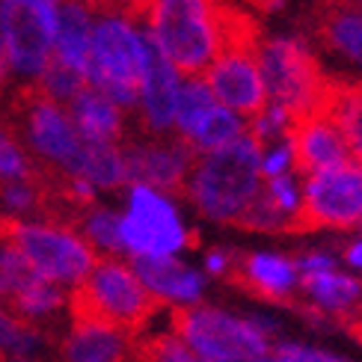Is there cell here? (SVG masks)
<instances>
[{
    "label": "cell",
    "mask_w": 362,
    "mask_h": 362,
    "mask_svg": "<svg viewBox=\"0 0 362 362\" xmlns=\"http://www.w3.org/2000/svg\"><path fill=\"white\" fill-rule=\"evenodd\" d=\"M148 39L178 78H202L226 48H252L264 30L232 0H148Z\"/></svg>",
    "instance_id": "cell-1"
},
{
    "label": "cell",
    "mask_w": 362,
    "mask_h": 362,
    "mask_svg": "<svg viewBox=\"0 0 362 362\" xmlns=\"http://www.w3.org/2000/svg\"><path fill=\"white\" fill-rule=\"evenodd\" d=\"M71 324H95L137 339L146 324L167 306L137 279L122 259L98 255L89 276L66 294Z\"/></svg>",
    "instance_id": "cell-2"
},
{
    "label": "cell",
    "mask_w": 362,
    "mask_h": 362,
    "mask_svg": "<svg viewBox=\"0 0 362 362\" xmlns=\"http://www.w3.org/2000/svg\"><path fill=\"white\" fill-rule=\"evenodd\" d=\"M262 155V146L244 131V137H238L232 146L196 158L185 196L208 220L235 226L264 185Z\"/></svg>",
    "instance_id": "cell-3"
},
{
    "label": "cell",
    "mask_w": 362,
    "mask_h": 362,
    "mask_svg": "<svg viewBox=\"0 0 362 362\" xmlns=\"http://www.w3.org/2000/svg\"><path fill=\"white\" fill-rule=\"evenodd\" d=\"M0 247L15 250L42 279L69 291L78 288L98 262L95 250L69 226L30 223L9 214H0Z\"/></svg>",
    "instance_id": "cell-4"
},
{
    "label": "cell",
    "mask_w": 362,
    "mask_h": 362,
    "mask_svg": "<svg viewBox=\"0 0 362 362\" xmlns=\"http://www.w3.org/2000/svg\"><path fill=\"white\" fill-rule=\"evenodd\" d=\"M173 333L202 362H252L270 351L274 327L214 306H173Z\"/></svg>",
    "instance_id": "cell-5"
},
{
    "label": "cell",
    "mask_w": 362,
    "mask_h": 362,
    "mask_svg": "<svg viewBox=\"0 0 362 362\" xmlns=\"http://www.w3.org/2000/svg\"><path fill=\"white\" fill-rule=\"evenodd\" d=\"M146 71V36L125 18H98L89 39L86 86L113 101L119 110L140 101Z\"/></svg>",
    "instance_id": "cell-6"
},
{
    "label": "cell",
    "mask_w": 362,
    "mask_h": 362,
    "mask_svg": "<svg viewBox=\"0 0 362 362\" xmlns=\"http://www.w3.org/2000/svg\"><path fill=\"white\" fill-rule=\"evenodd\" d=\"M9 125L27 143V152L39 167L57 170L71 178L83 137L71 125L63 104H57L36 81H30L12 95Z\"/></svg>",
    "instance_id": "cell-7"
},
{
    "label": "cell",
    "mask_w": 362,
    "mask_h": 362,
    "mask_svg": "<svg viewBox=\"0 0 362 362\" xmlns=\"http://www.w3.org/2000/svg\"><path fill=\"white\" fill-rule=\"evenodd\" d=\"M259 69L267 86V101L285 113H303L327 101L333 78L321 69L318 57L303 39L294 36H262Z\"/></svg>",
    "instance_id": "cell-8"
},
{
    "label": "cell",
    "mask_w": 362,
    "mask_h": 362,
    "mask_svg": "<svg viewBox=\"0 0 362 362\" xmlns=\"http://www.w3.org/2000/svg\"><path fill=\"white\" fill-rule=\"evenodd\" d=\"M362 223V170L356 163L315 173L303 178L297 214L288 235H306L318 229H356Z\"/></svg>",
    "instance_id": "cell-9"
},
{
    "label": "cell",
    "mask_w": 362,
    "mask_h": 362,
    "mask_svg": "<svg viewBox=\"0 0 362 362\" xmlns=\"http://www.w3.org/2000/svg\"><path fill=\"white\" fill-rule=\"evenodd\" d=\"M119 235L131 259H160L196 244V235H187L173 202L146 185H131L128 211L119 217Z\"/></svg>",
    "instance_id": "cell-10"
},
{
    "label": "cell",
    "mask_w": 362,
    "mask_h": 362,
    "mask_svg": "<svg viewBox=\"0 0 362 362\" xmlns=\"http://www.w3.org/2000/svg\"><path fill=\"white\" fill-rule=\"evenodd\" d=\"M59 0H0V42L9 71L39 81L51 63Z\"/></svg>",
    "instance_id": "cell-11"
},
{
    "label": "cell",
    "mask_w": 362,
    "mask_h": 362,
    "mask_svg": "<svg viewBox=\"0 0 362 362\" xmlns=\"http://www.w3.org/2000/svg\"><path fill=\"white\" fill-rule=\"evenodd\" d=\"M333 86V83H329ZM285 146L291 152V167L297 175H315L324 170L351 163L348 143L336 122L333 110H329V93L327 101L318 107H309L303 113L288 116V128H285Z\"/></svg>",
    "instance_id": "cell-12"
},
{
    "label": "cell",
    "mask_w": 362,
    "mask_h": 362,
    "mask_svg": "<svg viewBox=\"0 0 362 362\" xmlns=\"http://www.w3.org/2000/svg\"><path fill=\"white\" fill-rule=\"evenodd\" d=\"M259 45L252 48H226L208 66L202 81L214 93L217 104L235 116H259L267 107V86L259 69Z\"/></svg>",
    "instance_id": "cell-13"
},
{
    "label": "cell",
    "mask_w": 362,
    "mask_h": 362,
    "mask_svg": "<svg viewBox=\"0 0 362 362\" xmlns=\"http://www.w3.org/2000/svg\"><path fill=\"white\" fill-rule=\"evenodd\" d=\"M128 185H146L158 193L185 196L187 175L196 163L193 146L181 137L170 140H128L122 143Z\"/></svg>",
    "instance_id": "cell-14"
},
{
    "label": "cell",
    "mask_w": 362,
    "mask_h": 362,
    "mask_svg": "<svg viewBox=\"0 0 362 362\" xmlns=\"http://www.w3.org/2000/svg\"><path fill=\"white\" fill-rule=\"evenodd\" d=\"M235 288H244L270 303H291V294L297 288V267L294 259H285L276 252H232V264L226 270Z\"/></svg>",
    "instance_id": "cell-15"
},
{
    "label": "cell",
    "mask_w": 362,
    "mask_h": 362,
    "mask_svg": "<svg viewBox=\"0 0 362 362\" xmlns=\"http://www.w3.org/2000/svg\"><path fill=\"white\" fill-rule=\"evenodd\" d=\"M178 71L163 59V54L146 36V71L140 86L143 125L152 134H167L175 125V101H178Z\"/></svg>",
    "instance_id": "cell-16"
},
{
    "label": "cell",
    "mask_w": 362,
    "mask_h": 362,
    "mask_svg": "<svg viewBox=\"0 0 362 362\" xmlns=\"http://www.w3.org/2000/svg\"><path fill=\"white\" fill-rule=\"evenodd\" d=\"M131 270L137 279L152 291L160 303L193 306L199 303L205 291V276L190 264L178 262L175 255H160V259H134Z\"/></svg>",
    "instance_id": "cell-17"
},
{
    "label": "cell",
    "mask_w": 362,
    "mask_h": 362,
    "mask_svg": "<svg viewBox=\"0 0 362 362\" xmlns=\"http://www.w3.org/2000/svg\"><path fill=\"white\" fill-rule=\"evenodd\" d=\"M312 33L329 51L362 66V9L354 0H315Z\"/></svg>",
    "instance_id": "cell-18"
},
{
    "label": "cell",
    "mask_w": 362,
    "mask_h": 362,
    "mask_svg": "<svg viewBox=\"0 0 362 362\" xmlns=\"http://www.w3.org/2000/svg\"><path fill=\"white\" fill-rule=\"evenodd\" d=\"M63 362H134V339L95 324H71L59 339Z\"/></svg>",
    "instance_id": "cell-19"
},
{
    "label": "cell",
    "mask_w": 362,
    "mask_h": 362,
    "mask_svg": "<svg viewBox=\"0 0 362 362\" xmlns=\"http://www.w3.org/2000/svg\"><path fill=\"white\" fill-rule=\"evenodd\" d=\"M66 113L71 119V125L78 128V134L89 143H113L125 137V122H122V110L113 101H107L95 89L83 86L78 95L66 104Z\"/></svg>",
    "instance_id": "cell-20"
},
{
    "label": "cell",
    "mask_w": 362,
    "mask_h": 362,
    "mask_svg": "<svg viewBox=\"0 0 362 362\" xmlns=\"http://www.w3.org/2000/svg\"><path fill=\"white\" fill-rule=\"evenodd\" d=\"M89 39H93V15L71 0H59L57 12V36H54V59L69 71L86 81L89 66Z\"/></svg>",
    "instance_id": "cell-21"
},
{
    "label": "cell",
    "mask_w": 362,
    "mask_h": 362,
    "mask_svg": "<svg viewBox=\"0 0 362 362\" xmlns=\"http://www.w3.org/2000/svg\"><path fill=\"white\" fill-rule=\"evenodd\" d=\"M297 285L303 288L306 300L315 309L329 312V315H336V318H348L362 303V282L348 274H339L336 267L321 270V274L300 276Z\"/></svg>",
    "instance_id": "cell-22"
},
{
    "label": "cell",
    "mask_w": 362,
    "mask_h": 362,
    "mask_svg": "<svg viewBox=\"0 0 362 362\" xmlns=\"http://www.w3.org/2000/svg\"><path fill=\"white\" fill-rule=\"evenodd\" d=\"M71 178H81L83 185H89L93 190H116V187L128 185V170H125L122 148L113 146V143L83 140Z\"/></svg>",
    "instance_id": "cell-23"
},
{
    "label": "cell",
    "mask_w": 362,
    "mask_h": 362,
    "mask_svg": "<svg viewBox=\"0 0 362 362\" xmlns=\"http://www.w3.org/2000/svg\"><path fill=\"white\" fill-rule=\"evenodd\" d=\"M329 110L344 134L351 160L362 170V81H339L329 86Z\"/></svg>",
    "instance_id": "cell-24"
},
{
    "label": "cell",
    "mask_w": 362,
    "mask_h": 362,
    "mask_svg": "<svg viewBox=\"0 0 362 362\" xmlns=\"http://www.w3.org/2000/svg\"><path fill=\"white\" fill-rule=\"evenodd\" d=\"M4 306H6L21 324H27V327L36 329L45 318H51L54 312H59V309L66 306V291L59 288V285L36 276V279H30L24 288L15 291L12 297H6Z\"/></svg>",
    "instance_id": "cell-25"
},
{
    "label": "cell",
    "mask_w": 362,
    "mask_h": 362,
    "mask_svg": "<svg viewBox=\"0 0 362 362\" xmlns=\"http://www.w3.org/2000/svg\"><path fill=\"white\" fill-rule=\"evenodd\" d=\"M244 131H247V125L240 122L232 110H226L217 104L199 122V128L187 137V143L193 146L196 155H211V152H220V148L232 146L238 137H244Z\"/></svg>",
    "instance_id": "cell-26"
},
{
    "label": "cell",
    "mask_w": 362,
    "mask_h": 362,
    "mask_svg": "<svg viewBox=\"0 0 362 362\" xmlns=\"http://www.w3.org/2000/svg\"><path fill=\"white\" fill-rule=\"evenodd\" d=\"M217 107L214 93L208 89V83L202 78H187L178 86V101H175V128L178 137L187 140L190 134L199 128L202 119Z\"/></svg>",
    "instance_id": "cell-27"
},
{
    "label": "cell",
    "mask_w": 362,
    "mask_h": 362,
    "mask_svg": "<svg viewBox=\"0 0 362 362\" xmlns=\"http://www.w3.org/2000/svg\"><path fill=\"white\" fill-rule=\"evenodd\" d=\"M78 235L93 250L110 255V259H119L125 252L122 235H119V214H113L110 208H101V205L86 208L78 223Z\"/></svg>",
    "instance_id": "cell-28"
},
{
    "label": "cell",
    "mask_w": 362,
    "mask_h": 362,
    "mask_svg": "<svg viewBox=\"0 0 362 362\" xmlns=\"http://www.w3.org/2000/svg\"><path fill=\"white\" fill-rule=\"evenodd\" d=\"M39 175V163L21 152L9 134L0 128V185L4 181H33Z\"/></svg>",
    "instance_id": "cell-29"
},
{
    "label": "cell",
    "mask_w": 362,
    "mask_h": 362,
    "mask_svg": "<svg viewBox=\"0 0 362 362\" xmlns=\"http://www.w3.org/2000/svg\"><path fill=\"white\" fill-rule=\"evenodd\" d=\"M252 362H321L318 348L306 344H270V351Z\"/></svg>",
    "instance_id": "cell-30"
},
{
    "label": "cell",
    "mask_w": 362,
    "mask_h": 362,
    "mask_svg": "<svg viewBox=\"0 0 362 362\" xmlns=\"http://www.w3.org/2000/svg\"><path fill=\"white\" fill-rule=\"evenodd\" d=\"M291 167V152L285 143H274L270 152L262 155V178H276V175H285Z\"/></svg>",
    "instance_id": "cell-31"
},
{
    "label": "cell",
    "mask_w": 362,
    "mask_h": 362,
    "mask_svg": "<svg viewBox=\"0 0 362 362\" xmlns=\"http://www.w3.org/2000/svg\"><path fill=\"white\" fill-rule=\"evenodd\" d=\"M229 264H232V252H226V250H214V252H208V259H205L208 274H214V276H226V270H229Z\"/></svg>",
    "instance_id": "cell-32"
},
{
    "label": "cell",
    "mask_w": 362,
    "mask_h": 362,
    "mask_svg": "<svg viewBox=\"0 0 362 362\" xmlns=\"http://www.w3.org/2000/svg\"><path fill=\"white\" fill-rule=\"evenodd\" d=\"M344 262H348L351 267H359L362 270V238H356L354 244L344 247Z\"/></svg>",
    "instance_id": "cell-33"
},
{
    "label": "cell",
    "mask_w": 362,
    "mask_h": 362,
    "mask_svg": "<svg viewBox=\"0 0 362 362\" xmlns=\"http://www.w3.org/2000/svg\"><path fill=\"white\" fill-rule=\"evenodd\" d=\"M244 4L255 6L259 12H276V9L282 6V0H244Z\"/></svg>",
    "instance_id": "cell-34"
},
{
    "label": "cell",
    "mask_w": 362,
    "mask_h": 362,
    "mask_svg": "<svg viewBox=\"0 0 362 362\" xmlns=\"http://www.w3.org/2000/svg\"><path fill=\"white\" fill-rule=\"evenodd\" d=\"M341 321L354 329V336H362V303H359V309L354 315H348V318H341Z\"/></svg>",
    "instance_id": "cell-35"
},
{
    "label": "cell",
    "mask_w": 362,
    "mask_h": 362,
    "mask_svg": "<svg viewBox=\"0 0 362 362\" xmlns=\"http://www.w3.org/2000/svg\"><path fill=\"white\" fill-rule=\"evenodd\" d=\"M6 78H9V59L4 51V42H0V93H4V86H6Z\"/></svg>",
    "instance_id": "cell-36"
},
{
    "label": "cell",
    "mask_w": 362,
    "mask_h": 362,
    "mask_svg": "<svg viewBox=\"0 0 362 362\" xmlns=\"http://www.w3.org/2000/svg\"><path fill=\"white\" fill-rule=\"evenodd\" d=\"M321 362H351V359H344V356H336V354H327V351H318Z\"/></svg>",
    "instance_id": "cell-37"
},
{
    "label": "cell",
    "mask_w": 362,
    "mask_h": 362,
    "mask_svg": "<svg viewBox=\"0 0 362 362\" xmlns=\"http://www.w3.org/2000/svg\"><path fill=\"white\" fill-rule=\"evenodd\" d=\"M359 229H362V223H359Z\"/></svg>",
    "instance_id": "cell-38"
},
{
    "label": "cell",
    "mask_w": 362,
    "mask_h": 362,
    "mask_svg": "<svg viewBox=\"0 0 362 362\" xmlns=\"http://www.w3.org/2000/svg\"><path fill=\"white\" fill-rule=\"evenodd\" d=\"M0 362H4V359H0Z\"/></svg>",
    "instance_id": "cell-39"
}]
</instances>
